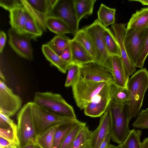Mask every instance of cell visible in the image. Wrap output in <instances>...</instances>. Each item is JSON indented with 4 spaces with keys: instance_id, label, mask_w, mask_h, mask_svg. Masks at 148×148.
Masks as SVG:
<instances>
[{
    "instance_id": "681fc988",
    "label": "cell",
    "mask_w": 148,
    "mask_h": 148,
    "mask_svg": "<svg viewBox=\"0 0 148 148\" xmlns=\"http://www.w3.org/2000/svg\"><path fill=\"white\" fill-rule=\"evenodd\" d=\"M109 146L110 148H118L117 146H116L111 144H110Z\"/></svg>"
},
{
    "instance_id": "ba28073f",
    "label": "cell",
    "mask_w": 148,
    "mask_h": 148,
    "mask_svg": "<svg viewBox=\"0 0 148 148\" xmlns=\"http://www.w3.org/2000/svg\"><path fill=\"white\" fill-rule=\"evenodd\" d=\"M115 85L114 82H107L86 106L84 109L85 114L91 117L102 116L107 110L111 101Z\"/></svg>"
},
{
    "instance_id": "8fae6325",
    "label": "cell",
    "mask_w": 148,
    "mask_h": 148,
    "mask_svg": "<svg viewBox=\"0 0 148 148\" xmlns=\"http://www.w3.org/2000/svg\"><path fill=\"white\" fill-rule=\"evenodd\" d=\"M20 97L14 94L12 90L0 80V113L9 117L14 115L21 107Z\"/></svg>"
},
{
    "instance_id": "4316f807",
    "label": "cell",
    "mask_w": 148,
    "mask_h": 148,
    "mask_svg": "<svg viewBox=\"0 0 148 148\" xmlns=\"http://www.w3.org/2000/svg\"><path fill=\"white\" fill-rule=\"evenodd\" d=\"M116 9L101 4L97 12L98 19L106 27L115 23Z\"/></svg>"
},
{
    "instance_id": "c3c4849f",
    "label": "cell",
    "mask_w": 148,
    "mask_h": 148,
    "mask_svg": "<svg viewBox=\"0 0 148 148\" xmlns=\"http://www.w3.org/2000/svg\"><path fill=\"white\" fill-rule=\"evenodd\" d=\"M0 77L2 79V81H5V77H4V76L3 74L1 72V70H0Z\"/></svg>"
},
{
    "instance_id": "3957f363",
    "label": "cell",
    "mask_w": 148,
    "mask_h": 148,
    "mask_svg": "<svg viewBox=\"0 0 148 148\" xmlns=\"http://www.w3.org/2000/svg\"><path fill=\"white\" fill-rule=\"evenodd\" d=\"M107 27L98 19L91 24L83 28L93 45L96 54L95 62L105 67L111 72L112 56L107 48L104 32Z\"/></svg>"
},
{
    "instance_id": "277c9868",
    "label": "cell",
    "mask_w": 148,
    "mask_h": 148,
    "mask_svg": "<svg viewBox=\"0 0 148 148\" xmlns=\"http://www.w3.org/2000/svg\"><path fill=\"white\" fill-rule=\"evenodd\" d=\"M34 103L53 113L76 119L73 107L58 94L51 92H36Z\"/></svg>"
},
{
    "instance_id": "e575fe53",
    "label": "cell",
    "mask_w": 148,
    "mask_h": 148,
    "mask_svg": "<svg viewBox=\"0 0 148 148\" xmlns=\"http://www.w3.org/2000/svg\"><path fill=\"white\" fill-rule=\"evenodd\" d=\"M68 71L65 86L66 87H72L79 81L80 78V66L72 63L69 67Z\"/></svg>"
},
{
    "instance_id": "bcb514c9",
    "label": "cell",
    "mask_w": 148,
    "mask_h": 148,
    "mask_svg": "<svg viewBox=\"0 0 148 148\" xmlns=\"http://www.w3.org/2000/svg\"><path fill=\"white\" fill-rule=\"evenodd\" d=\"M130 1H137L143 5H148V0H131Z\"/></svg>"
},
{
    "instance_id": "7dc6e473",
    "label": "cell",
    "mask_w": 148,
    "mask_h": 148,
    "mask_svg": "<svg viewBox=\"0 0 148 148\" xmlns=\"http://www.w3.org/2000/svg\"><path fill=\"white\" fill-rule=\"evenodd\" d=\"M23 148H38V146L35 144H31L27 145Z\"/></svg>"
},
{
    "instance_id": "f1b7e54d",
    "label": "cell",
    "mask_w": 148,
    "mask_h": 148,
    "mask_svg": "<svg viewBox=\"0 0 148 148\" xmlns=\"http://www.w3.org/2000/svg\"><path fill=\"white\" fill-rule=\"evenodd\" d=\"M73 38L84 48L93 58L95 62L96 56L93 45L90 39L83 28L77 32Z\"/></svg>"
},
{
    "instance_id": "816d5d0a",
    "label": "cell",
    "mask_w": 148,
    "mask_h": 148,
    "mask_svg": "<svg viewBox=\"0 0 148 148\" xmlns=\"http://www.w3.org/2000/svg\"><path fill=\"white\" fill-rule=\"evenodd\" d=\"M106 148H110L109 146H108L106 147Z\"/></svg>"
},
{
    "instance_id": "d4e9b609",
    "label": "cell",
    "mask_w": 148,
    "mask_h": 148,
    "mask_svg": "<svg viewBox=\"0 0 148 148\" xmlns=\"http://www.w3.org/2000/svg\"><path fill=\"white\" fill-rule=\"evenodd\" d=\"M60 125H53L38 135L36 145L40 148H52L55 134Z\"/></svg>"
},
{
    "instance_id": "f6af8a7d",
    "label": "cell",
    "mask_w": 148,
    "mask_h": 148,
    "mask_svg": "<svg viewBox=\"0 0 148 148\" xmlns=\"http://www.w3.org/2000/svg\"><path fill=\"white\" fill-rule=\"evenodd\" d=\"M141 148H148V137L144 138L142 142Z\"/></svg>"
},
{
    "instance_id": "9c48e42d",
    "label": "cell",
    "mask_w": 148,
    "mask_h": 148,
    "mask_svg": "<svg viewBox=\"0 0 148 148\" xmlns=\"http://www.w3.org/2000/svg\"><path fill=\"white\" fill-rule=\"evenodd\" d=\"M47 16L58 18L65 23L76 33L79 30L74 0H58Z\"/></svg>"
},
{
    "instance_id": "f35d334b",
    "label": "cell",
    "mask_w": 148,
    "mask_h": 148,
    "mask_svg": "<svg viewBox=\"0 0 148 148\" xmlns=\"http://www.w3.org/2000/svg\"><path fill=\"white\" fill-rule=\"evenodd\" d=\"M148 55V27L147 28V33L143 46L139 57L135 65L136 67L142 69L145 59Z\"/></svg>"
},
{
    "instance_id": "ee69618b",
    "label": "cell",
    "mask_w": 148,
    "mask_h": 148,
    "mask_svg": "<svg viewBox=\"0 0 148 148\" xmlns=\"http://www.w3.org/2000/svg\"><path fill=\"white\" fill-rule=\"evenodd\" d=\"M111 137L110 133L107 134L106 137L99 148H106L110 145Z\"/></svg>"
},
{
    "instance_id": "cb8c5ba5",
    "label": "cell",
    "mask_w": 148,
    "mask_h": 148,
    "mask_svg": "<svg viewBox=\"0 0 148 148\" xmlns=\"http://www.w3.org/2000/svg\"><path fill=\"white\" fill-rule=\"evenodd\" d=\"M74 6L78 22L86 15L92 14L96 0H74Z\"/></svg>"
},
{
    "instance_id": "7402d4cb",
    "label": "cell",
    "mask_w": 148,
    "mask_h": 148,
    "mask_svg": "<svg viewBox=\"0 0 148 148\" xmlns=\"http://www.w3.org/2000/svg\"><path fill=\"white\" fill-rule=\"evenodd\" d=\"M80 122L75 119L59 125L55 134L52 148H60L67 135Z\"/></svg>"
},
{
    "instance_id": "7a4b0ae2",
    "label": "cell",
    "mask_w": 148,
    "mask_h": 148,
    "mask_svg": "<svg viewBox=\"0 0 148 148\" xmlns=\"http://www.w3.org/2000/svg\"><path fill=\"white\" fill-rule=\"evenodd\" d=\"M108 108L111 116L109 133L111 139L120 145L125 140L130 131L129 104H119L111 101Z\"/></svg>"
},
{
    "instance_id": "6da1fadb",
    "label": "cell",
    "mask_w": 148,
    "mask_h": 148,
    "mask_svg": "<svg viewBox=\"0 0 148 148\" xmlns=\"http://www.w3.org/2000/svg\"><path fill=\"white\" fill-rule=\"evenodd\" d=\"M127 87L129 94V114L131 119L140 112L145 93L148 88V71L142 68L129 79Z\"/></svg>"
},
{
    "instance_id": "d590c367",
    "label": "cell",
    "mask_w": 148,
    "mask_h": 148,
    "mask_svg": "<svg viewBox=\"0 0 148 148\" xmlns=\"http://www.w3.org/2000/svg\"><path fill=\"white\" fill-rule=\"evenodd\" d=\"M0 137L13 143L19 147L17 125L0 128Z\"/></svg>"
},
{
    "instance_id": "d6a6232c",
    "label": "cell",
    "mask_w": 148,
    "mask_h": 148,
    "mask_svg": "<svg viewBox=\"0 0 148 148\" xmlns=\"http://www.w3.org/2000/svg\"><path fill=\"white\" fill-rule=\"evenodd\" d=\"M58 0H27L30 5L38 11L45 14L49 13Z\"/></svg>"
},
{
    "instance_id": "4fadbf2b",
    "label": "cell",
    "mask_w": 148,
    "mask_h": 148,
    "mask_svg": "<svg viewBox=\"0 0 148 148\" xmlns=\"http://www.w3.org/2000/svg\"><path fill=\"white\" fill-rule=\"evenodd\" d=\"M79 66L81 76L83 78L97 82H114L111 72L95 62Z\"/></svg>"
},
{
    "instance_id": "8992f818",
    "label": "cell",
    "mask_w": 148,
    "mask_h": 148,
    "mask_svg": "<svg viewBox=\"0 0 148 148\" xmlns=\"http://www.w3.org/2000/svg\"><path fill=\"white\" fill-rule=\"evenodd\" d=\"M107 83L88 80L81 76L79 81L72 86L73 98L77 106L80 110L84 109Z\"/></svg>"
},
{
    "instance_id": "1f68e13d",
    "label": "cell",
    "mask_w": 148,
    "mask_h": 148,
    "mask_svg": "<svg viewBox=\"0 0 148 148\" xmlns=\"http://www.w3.org/2000/svg\"><path fill=\"white\" fill-rule=\"evenodd\" d=\"M23 6L36 21L38 24L43 31H46L47 27L45 20L47 14L41 13L32 8L26 0H21Z\"/></svg>"
},
{
    "instance_id": "e0dca14e",
    "label": "cell",
    "mask_w": 148,
    "mask_h": 148,
    "mask_svg": "<svg viewBox=\"0 0 148 148\" xmlns=\"http://www.w3.org/2000/svg\"><path fill=\"white\" fill-rule=\"evenodd\" d=\"M72 54V63L81 65L91 62L94 60L84 48L73 38L70 44Z\"/></svg>"
},
{
    "instance_id": "5b68a950",
    "label": "cell",
    "mask_w": 148,
    "mask_h": 148,
    "mask_svg": "<svg viewBox=\"0 0 148 148\" xmlns=\"http://www.w3.org/2000/svg\"><path fill=\"white\" fill-rule=\"evenodd\" d=\"M32 102L25 104L17 115V130L19 148L36 144L37 134L32 113Z\"/></svg>"
},
{
    "instance_id": "2e32d148",
    "label": "cell",
    "mask_w": 148,
    "mask_h": 148,
    "mask_svg": "<svg viewBox=\"0 0 148 148\" xmlns=\"http://www.w3.org/2000/svg\"><path fill=\"white\" fill-rule=\"evenodd\" d=\"M111 73L116 86L127 87L130 79L125 72L121 57L112 56Z\"/></svg>"
},
{
    "instance_id": "836d02e7",
    "label": "cell",
    "mask_w": 148,
    "mask_h": 148,
    "mask_svg": "<svg viewBox=\"0 0 148 148\" xmlns=\"http://www.w3.org/2000/svg\"><path fill=\"white\" fill-rule=\"evenodd\" d=\"M129 94L127 87H119L115 85L111 101L119 104H129Z\"/></svg>"
},
{
    "instance_id": "7c38bea8",
    "label": "cell",
    "mask_w": 148,
    "mask_h": 148,
    "mask_svg": "<svg viewBox=\"0 0 148 148\" xmlns=\"http://www.w3.org/2000/svg\"><path fill=\"white\" fill-rule=\"evenodd\" d=\"M9 44L21 57L29 60L33 59L30 38L25 34L19 33L10 28L8 31Z\"/></svg>"
},
{
    "instance_id": "52a82bcc",
    "label": "cell",
    "mask_w": 148,
    "mask_h": 148,
    "mask_svg": "<svg viewBox=\"0 0 148 148\" xmlns=\"http://www.w3.org/2000/svg\"><path fill=\"white\" fill-rule=\"evenodd\" d=\"M32 109L33 118L37 135L53 125H61L75 119L53 113L33 102Z\"/></svg>"
},
{
    "instance_id": "f5cc1de1",
    "label": "cell",
    "mask_w": 148,
    "mask_h": 148,
    "mask_svg": "<svg viewBox=\"0 0 148 148\" xmlns=\"http://www.w3.org/2000/svg\"><path fill=\"white\" fill-rule=\"evenodd\" d=\"M38 148H40L38 146Z\"/></svg>"
},
{
    "instance_id": "ac0fdd59",
    "label": "cell",
    "mask_w": 148,
    "mask_h": 148,
    "mask_svg": "<svg viewBox=\"0 0 148 148\" xmlns=\"http://www.w3.org/2000/svg\"><path fill=\"white\" fill-rule=\"evenodd\" d=\"M148 27V7L136 10L128 22L126 28L139 31Z\"/></svg>"
},
{
    "instance_id": "4dcf8cb0",
    "label": "cell",
    "mask_w": 148,
    "mask_h": 148,
    "mask_svg": "<svg viewBox=\"0 0 148 148\" xmlns=\"http://www.w3.org/2000/svg\"><path fill=\"white\" fill-rule=\"evenodd\" d=\"M104 35L106 47L110 55L121 57L119 45L110 30L106 28L104 30Z\"/></svg>"
},
{
    "instance_id": "44dd1931",
    "label": "cell",
    "mask_w": 148,
    "mask_h": 148,
    "mask_svg": "<svg viewBox=\"0 0 148 148\" xmlns=\"http://www.w3.org/2000/svg\"><path fill=\"white\" fill-rule=\"evenodd\" d=\"M45 22L47 28L57 35L68 33L75 35L76 33L64 21L56 17L47 16Z\"/></svg>"
},
{
    "instance_id": "ffe728a7",
    "label": "cell",
    "mask_w": 148,
    "mask_h": 148,
    "mask_svg": "<svg viewBox=\"0 0 148 148\" xmlns=\"http://www.w3.org/2000/svg\"><path fill=\"white\" fill-rule=\"evenodd\" d=\"M10 24L12 29L20 34H25L24 29L26 17L23 6L9 11Z\"/></svg>"
},
{
    "instance_id": "5bb4252c",
    "label": "cell",
    "mask_w": 148,
    "mask_h": 148,
    "mask_svg": "<svg viewBox=\"0 0 148 148\" xmlns=\"http://www.w3.org/2000/svg\"><path fill=\"white\" fill-rule=\"evenodd\" d=\"M112 28L119 45L121 57L125 72L128 76H131L136 70L127 54L124 43V39L126 27L125 23H114Z\"/></svg>"
},
{
    "instance_id": "60d3db41",
    "label": "cell",
    "mask_w": 148,
    "mask_h": 148,
    "mask_svg": "<svg viewBox=\"0 0 148 148\" xmlns=\"http://www.w3.org/2000/svg\"><path fill=\"white\" fill-rule=\"evenodd\" d=\"M60 56L64 60L72 63V54L69 45L64 50Z\"/></svg>"
},
{
    "instance_id": "74e56055",
    "label": "cell",
    "mask_w": 148,
    "mask_h": 148,
    "mask_svg": "<svg viewBox=\"0 0 148 148\" xmlns=\"http://www.w3.org/2000/svg\"><path fill=\"white\" fill-rule=\"evenodd\" d=\"M132 126L137 128L148 129V108L139 112Z\"/></svg>"
},
{
    "instance_id": "f546056e",
    "label": "cell",
    "mask_w": 148,
    "mask_h": 148,
    "mask_svg": "<svg viewBox=\"0 0 148 148\" xmlns=\"http://www.w3.org/2000/svg\"><path fill=\"white\" fill-rule=\"evenodd\" d=\"M142 132L140 130L133 129L130 130L124 142L117 146L118 148H141L140 138Z\"/></svg>"
},
{
    "instance_id": "8d00e7d4",
    "label": "cell",
    "mask_w": 148,
    "mask_h": 148,
    "mask_svg": "<svg viewBox=\"0 0 148 148\" xmlns=\"http://www.w3.org/2000/svg\"><path fill=\"white\" fill-rule=\"evenodd\" d=\"M86 123L80 121L76 125L66 136L60 148H72L77 134Z\"/></svg>"
},
{
    "instance_id": "83f0119b",
    "label": "cell",
    "mask_w": 148,
    "mask_h": 148,
    "mask_svg": "<svg viewBox=\"0 0 148 148\" xmlns=\"http://www.w3.org/2000/svg\"><path fill=\"white\" fill-rule=\"evenodd\" d=\"M71 39L65 34L55 36L47 44L60 56L64 50L69 45Z\"/></svg>"
},
{
    "instance_id": "484cf974",
    "label": "cell",
    "mask_w": 148,
    "mask_h": 148,
    "mask_svg": "<svg viewBox=\"0 0 148 148\" xmlns=\"http://www.w3.org/2000/svg\"><path fill=\"white\" fill-rule=\"evenodd\" d=\"M25 10L26 20L24 27V33L31 38L36 40L37 37L42 35L43 31L35 19L25 9Z\"/></svg>"
},
{
    "instance_id": "b9f144b4",
    "label": "cell",
    "mask_w": 148,
    "mask_h": 148,
    "mask_svg": "<svg viewBox=\"0 0 148 148\" xmlns=\"http://www.w3.org/2000/svg\"><path fill=\"white\" fill-rule=\"evenodd\" d=\"M15 146L18 147L13 143L2 137H0V147L5 148Z\"/></svg>"
},
{
    "instance_id": "7bdbcfd3",
    "label": "cell",
    "mask_w": 148,
    "mask_h": 148,
    "mask_svg": "<svg viewBox=\"0 0 148 148\" xmlns=\"http://www.w3.org/2000/svg\"><path fill=\"white\" fill-rule=\"evenodd\" d=\"M6 39L5 33L3 31L0 32V53H1L3 51L5 44Z\"/></svg>"
},
{
    "instance_id": "d6986e66",
    "label": "cell",
    "mask_w": 148,
    "mask_h": 148,
    "mask_svg": "<svg viewBox=\"0 0 148 148\" xmlns=\"http://www.w3.org/2000/svg\"><path fill=\"white\" fill-rule=\"evenodd\" d=\"M42 52L47 60L51 65L56 67L62 73H65L69 66L72 63L62 59L47 44L42 45Z\"/></svg>"
},
{
    "instance_id": "ab89813d",
    "label": "cell",
    "mask_w": 148,
    "mask_h": 148,
    "mask_svg": "<svg viewBox=\"0 0 148 148\" xmlns=\"http://www.w3.org/2000/svg\"><path fill=\"white\" fill-rule=\"evenodd\" d=\"M0 5L6 10L10 11L23 5L21 0H0Z\"/></svg>"
},
{
    "instance_id": "f907efd6",
    "label": "cell",
    "mask_w": 148,
    "mask_h": 148,
    "mask_svg": "<svg viewBox=\"0 0 148 148\" xmlns=\"http://www.w3.org/2000/svg\"><path fill=\"white\" fill-rule=\"evenodd\" d=\"M4 148H19V147L18 146H15L5 147Z\"/></svg>"
},
{
    "instance_id": "9a60e30c",
    "label": "cell",
    "mask_w": 148,
    "mask_h": 148,
    "mask_svg": "<svg viewBox=\"0 0 148 148\" xmlns=\"http://www.w3.org/2000/svg\"><path fill=\"white\" fill-rule=\"evenodd\" d=\"M111 126V116L108 108L102 115L99 125L92 132L91 148H99L106 136L110 133Z\"/></svg>"
},
{
    "instance_id": "603a6c76",
    "label": "cell",
    "mask_w": 148,
    "mask_h": 148,
    "mask_svg": "<svg viewBox=\"0 0 148 148\" xmlns=\"http://www.w3.org/2000/svg\"><path fill=\"white\" fill-rule=\"evenodd\" d=\"M92 134L86 123L77 134L72 148H91Z\"/></svg>"
},
{
    "instance_id": "30bf717a",
    "label": "cell",
    "mask_w": 148,
    "mask_h": 148,
    "mask_svg": "<svg viewBox=\"0 0 148 148\" xmlns=\"http://www.w3.org/2000/svg\"><path fill=\"white\" fill-rule=\"evenodd\" d=\"M147 28L139 31L126 29L124 39V45L128 56L134 66L143 46L146 36Z\"/></svg>"
}]
</instances>
